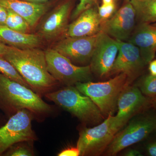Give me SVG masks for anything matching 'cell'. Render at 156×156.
<instances>
[{
  "label": "cell",
  "instance_id": "obj_8",
  "mask_svg": "<svg viewBox=\"0 0 156 156\" xmlns=\"http://www.w3.org/2000/svg\"><path fill=\"white\" fill-rule=\"evenodd\" d=\"M156 130V117L146 115L135 119L115 135L107 148V154L115 155L124 149L142 141Z\"/></svg>",
  "mask_w": 156,
  "mask_h": 156
},
{
  "label": "cell",
  "instance_id": "obj_26",
  "mask_svg": "<svg viewBox=\"0 0 156 156\" xmlns=\"http://www.w3.org/2000/svg\"><path fill=\"white\" fill-rule=\"evenodd\" d=\"M58 156H80V152L78 148L69 147L65 149L58 154Z\"/></svg>",
  "mask_w": 156,
  "mask_h": 156
},
{
  "label": "cell",
  "instance_id": "obj_12",
  "mask_svg": "<svg viewBox=\"0 0 156 156\" xmlns=\"http://www.w3.org/2000/svg\"><path fill=\"white\" fill-rule=\"evenodd\" d=\"M118 52L117 40L101 31L89 65L92 72L100 77L110 73Z\"/></svg>",
  "mask_w": 156,
  "mask_h": 156
},
{
  "label": "cell",
  "instance_id": "obj_18",
  "mask_svg": "<svg viewBox=\"0 0 156 156\" xmlns=\"http://www.w3.org/2000/svg\"><path fill=\"white\" fill-rule=\"evenodd\" d=\"M0 42L11 47L26 49L39 48L42 39L36 34L22 33L0 24Z\"/></svg>",
  "mask_w": 156,
  "mask_h": 156
},
{
  "label": "cell",
  "instance_id": "obj_32",
  "mask_svg": "<svg viewBox=\"0 0 156 156\" xmlns=\"http://www.w3.org/2000/svg\"><path fill=\"white\" fill-rule=\"evenodd\" d=\"M23 1H27V2H30L36 3H43L47 2L50 0H23Z\"/></svg>",
  "mask_w": 156,
  "mask_h": 156
},
{
  "label": "cell",
  "instance_id": "obj_9",
  "mask_svg": "<svg viewBox=\"0 0 156 156\" xmlns=\"http://www.w3.org/2000/svg\"><path fill=\"white\" fill-rule=\"evenodd\" d=\"M73 5V0H66L58 4L42 20L37 34L47 41L63 37L68 27Z\"/></svg>",
  "mask_w": 156,
  "mask_h": 156
},
{
  "label": "cell",
  "instance_id": "obj_10",
  "mask_svg": "<svg viewBox=\"0 0 156 156\" xmlns=\"http://www.w3.org/2000/svg\"><path fill=\"white\" fill-rule=\"evenodd\" d=\"M99 33L91 36L62 38L53 48L72 62L85 64L91 61Z\"/></svg>",
  "mask_w": 156,
  "mask_h": 156
},
{
  "label": "cell",
  "instance_id": "obj_20",
  "mask_svg": "<svg viewBox=\"0 0 156 156\" xmlns=\"http://www.w3.org/2000/svg\"><path fill=\"white\" fill-rule=\"evenodd\" d=\"M8 11L5 25L13 30L24 34L30 33L31 27L28 22L21 16L10 9Z\"/></svg>",
  "mask_w": 156,
  "mask_h": 156
},
{
  "label": "cell",
  "instance_id": "obj_14",
  "mask_svg": "<svg viewBox=\"0 0 156 156\" xmlns=\"http://www.w3.org/2000/svg\"><path fill=\"white\" fill-rule=\"evenodd\" d=\"M102 20L95 7L83 11L70 24L63 35L64 37L91 36L101 31Z\"/></svg>",
  "mask_w": 156,
  "mask_h": 156
},
{
  "label": "cell",
  "instance_id": "obj_16",
  "mask_svg": "<svg viewBox=\"0 0 156 156\" xmlns=\"http://www.w3.org/2000/svg\"><path fill=\"white\" fill-rule=\"evenodd\" d=\"M147 98L135 87H127L120 94L117 101L116 117L127 123L134 114L147 105Z\"/></svg>",
  "mask_w": 156,
  "mask_h": 156
},
{
  "label": "cell",
  "instance_id": "obj_17",
  "mask_svg": "<svg viewBox=\"0 0 156 156\" xmlns=\"http://www.w3.org/2000/svg\"><path fill=\"white\" fill-rule=\"evenodd\" d=\"M0 5L23 17L32 28L47 13L51 3L49 2L36 3L23 0H0Z\"/></svg>",
  "mask_w": 156,
  "mask_h": 156
},
{
  "label": "cell",
  "instance_id": "obj_28",
  "mask_svg": "<svg viewBox=\"0 0 156 156\" xmlns=\"http://www.w3.org/2000/svg\"><path fill=\"white\" fill-rule=\"evenodd\" d=\"M147 151L150 156H156V141L149 144L147 147Z\"/></svg>",
  "mask_w": 156,
  "mask_h": 156
},
{
  "label": "cell",
  "instance_id": "obj_24",
  "mask_svg": "<svg viewBox=\"0 0 156 156\" xmlns=\"http://www.w3.org/2000/svg\"><path fill=\"white\" fill-rule=\"evenodd\" d=\"M97 3L98 0H80V2L71 14V18L74 20L83 11L89 8L95 7Z\"/></svg>",
  "mask_w": 156,
  "mask_h": 156
},
{
  "label": "cell",
  "instance_id": "obj_11",
  "mask_svg": "<svg viewBox=\"0 0 156 156\" xmlns=\"http://www.w3.org/2000/svg\"><path fill=\"white\" fill-rule=\"evenodd\" d=\"M136 13L130 2H127L110 18L102 21L101 31L119 41L129 40L134 31Z\"/></svg>",
  "mask_w": 156,
  "mask_h": 156
},
{
  "label": "cell",
  "instance_id": "obj_5",
  "mask_svg": "<svg viewBox=\"0 0 156 156\" xmlns=\"http://www.w3.org/2000/svg\"><path fill=\"white\" fill-rule=\"evenodd\" d=\"M126 123L116 116L109 115L103 122L93 128H83L76 147L80 156H98L110 144L115 135Z\"/></svg>",
  "mask_w": 156,
  "mask_h": 156
},
{
  "label": "cell",
  "instance_id": "obj_19",
  "mask_svg": "<svg viewBox=\"0 0 156 156\" xmlns=\"http://www.w3.org/2000/svg\"><path fill=\"white\" fill-rule=\"evenodd\" d=\"M140 23L156 22V0H131Z\"/></svg>",
  "mask_w": 156,
  "mask_h": 156
},
{
  "label": "cell",
  "instance_id": "obj_1",
  "mask_svg": "<svg viewBox=\"0 0 156 156\" xmlns=\"http://www.w3.org/2000/svg\"><path fill=\"white\" fill-rule=\"evenodd\" d=\"M3 57L14 66L30 89L41 96L59 89V83L48 71L44 51L38 48L11 47Z\"/></svg>",
  "mask_w": 156,
  "mask_h": 156
},
{
  "label": "cell",
  "instance_id": "obj_6",
  "mask_svg": "<svg viewBox=\"0 0 156 156\" xmlns=\"http://www.w3.org/2000/svg\"><path fill=\"white\" fill-rule=\"evenodd\" d=\"M48 71L63 87L74 86L79 82L90 81V66H77L53 48L44 50Z\"/></svg>",
  "mask_w": 156,
  "mask_h": 156
},
{
  "label": "cell",
  "instance_id": "obj_29",
  "mask_svg": "<svg viewBox=\"0 0 156 156\" xmlns=\"http://www.w3.org/2000/svg\"><path fill=\"white\" fill-rule=\"evenodd\" d=\"M10 46L0 42V56H4L8 53Z\"/></svg>",
  "mask_w": 156,
  "mask_h": 156
},
{
  "label": "cell",
  "instance_id": "obj_30",
  "mask_svg": "<svg viewBox=\"0 0 156 156\" xmlns=\"http://www.w3.org/2000/svg\"><path fill=\"white\" fill-rule=\"evenodd\" d=\"M149 64V69L151 74L156 76V60H152Z\"/></svg>",
  "mask_w": 156,
  "mask_h": 156
},
{
  "label": "cell",
  "instance_id": "obj_13",
  "mask_svg": "<svg viewBox=\"0 0 156 156\" xmlns=\"http://www.w3.org/2000/svg\"><path fill=\"white\" fill-rule=\"evenodd\" d=\"M117 41L119 52L110 73H124L130 76L139 72L145 66L140 51L130 42Z\"/></svg>",
  "mask_w": 156,
  "mask_h": 156
},
{
  "label": "cell",
  "instance_id": "obj_3",
  "mask_svg": "<svg viewBox=\"0 0 156 156\" xmlns=\"http://www.w3.org/2000/svg\"><path fill=\"white\" fill-rule=\"evenodd\" d=\"M44 96L83 123L95 124L103 119V115L92 99L74 86L63 87Z\"/></svg>",
  "mask_w": 156,
  "mask_h": 156
},
{
  "label": "cell",
  "instance_id": "obj_2",
  "mask_svg": "<svg viewBox=\"0 0 156 156\" xmlns=\"http://www.w3.org/2000/svg\"><path fill=\"white\" fill-rule=\"evenodd\" d=\"M23 109L41 121L53 111L52 106L31 89L0 73V109L10 117Z\"/></svg>",
  "mask_w": 156,
  "mask_h": 156
},
{
  "label": "cell",
  "instance_id": "obj_21",
  "mask_svg": "<svg viewBox=\"0 0 156 156\" xmlns=\"http://www.w3.org/2000/svg\"><path fill=\"white\" fill-rule=\"evenodd\" d=\"M0 73L30 89L25 80L20 74L14 66L3 56H0Z\"/></svg>",
  "mask_w": 156,
  "mask_h": 156
},
{
  "label": "cell",
  "instance_id": "obj_23",
  "mask_svg": "<svg viewBox=\"0 0 156 156\" xmlns=\"http://www.w3.org/2000/svg\"><path fill=\"white\" fill-rule=\"evenodd\" d=\"M140 90L147 96H156V76L149 75L143 79L139 84Z\"/></svg>",
  "mask_w": 156,
  "mask_h": 156
},
{
  "label": "cell",
  "instance_id": "obj_35",
  "mask_svg": "<svg viewBox=\"0 0 156 156\" xmlns=\"http://www.w3.org/2000/svg\"><path fill=\"white\" fill-rule=\"evenodd\" d=\"M153 25L155 26H156V22L152 24Z\"/></svg>",
  "mask_w": 156,
  "mask_h": 156
},
{
  "label": "cell",
  "instance_id": "obj_31",
  "mask_svg": "<svg viewBox=\"0 0 156 156\" xmlns=\"http://www.w3.org/2000/svg\"><path fill=\"white\" fill-rule=\"evenodd\" d=\"M124 155L126 156H142V154L138 151L131 149L126 152Z\"/></svg>",
  "mask_w": 156,
  "mask_h": 156
},
{
  "label": "cell",
  "instance_id": "obj_25",
  "mask_svg": "<svg viewBox=\"0 0 156 156\" xmlns=\"http://www.w3.org/2000/svg\"><path fill=\"white\" fill-rule=\"evenodd\" d=\"M115 10L116 5L115 2L108 5L102 4L98 8V14L102 21L110 18L115 14Z\"/></svg>",
  "mask_w": 156,
  "mask_h": 156
},
{
  "label": "cell",
  "instance_id": "obj_33",
  "mask_svg": "<svg viewBox=\"0 0 156 156\" xmlns=\"http://www.w3.org/2000/svg\"><path fill=\"white\" fill-rule=\"evenodd\" d=\"M102 4L104 5H108L115 2L114 0H102Z\"/></svg>",
  "mask_w": 156,
  "mask_h": 156
},
{
  "label": "cell",
  "instance_id": "obj_7",
  "mask_svg": "<svg viewBox=\"0 0 156 156\" xmlns=\"http://www.w3.org/2000/svg\"><path fill=\"white\" fill-rule=\"evenodd\" d=\"M34 119L33 114L26 109L20 110L10 117L0 128V155L17 143L37 140L32 126Z\"/></svg>",
  "mask_w": 156,
  "mask_h": 156
},
{
  "label": "cell",
  "instance_id": "obj_27",
  "mask_svg": "<svg viewBox=\"0 0 156 156\" xmlns=\"http://www.w3.org/2000/svg\"><path fill=\"white\" fill-rule=\"evenodd\" d=\"M8 11L5 7L0 5V24L5 25Z\"/></svg>",
  "mask_w": 156,
  "mask_h": 156
},
{
  "label": "cell",
  "instance_id": "obj_22",
  "mask_svg": "<svg viewBox=\"0 0 156 156\" xmlns=\"http://www.w3.org/2000/svg\"><path fill=\"white\" fill-rule=\"evenodd\" d=\"M34 142L23 141L17 143L11 147L3 154L6 156H33L34 152L32 146Z\"/></svg>",
  "mask_w": 156,
  "mask_h": 156
},
{
  "label": "cell",
  "instance_id": "obj_15",
  "mask_svg": "<svg viewBox=\"0 0 156 156\" xmlns=\"http://www.w3.org/2000/svg\"><path fill=\"white\" fill-rule=\"evenodd\" d=\"M128 42L139 48L145 65L153 60L156 52V26L140 23L131 34Z\"/></svg>",
  "mask_w": 156,
  "mask_h": 156
},
{
  "label": "cell",
  "instance_id": "obj_4",
  "mask_svg": "<svg viewBox=\"0 0 156 156\" xmlns=\"http://www.w3.org/2000/svg\"><path fill=\"white\" fill-rule=\"evenodd\" d=\"M128 76L120 73L114 78L104 82H79L75 87L80 92L91 98L103 115H112L117 101L123 90L128 85Z\"/></svg>",
  "mask_w": 156,
  "mask_h": 156
},
{
  "label": "cell",
  "instance_id": "obj_34",
  "mask_svg": "<svg viewBox=\"0 0 156 156\" xmlns=\"http://www.w3.org/2000/svg\"><path fill=\"white\" fill-rule=\"evenodd\" d=\"M153 105L154 107L156 109V98L154 100V101L153 102Z\"/></svg>",
  "mask_w": 156,
  "mask_h": 156
}]
</instances>
